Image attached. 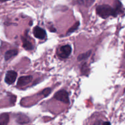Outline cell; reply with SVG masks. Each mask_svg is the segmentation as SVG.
Returning <instances> with one entry per match:
<instances>
[{
	"instance_id": "obj_7",
	"label": "cell",
	"mask_w": 125,
	"mask_h": 125,
	"mask_svg": "<svg viewBox=\"0 0 125 125\" xmlns=\"http://www.w3.org/2000/svg\"><path fill=\"white\" fill-rule=\"evenodd\" d=\"M18 54V51L17 50H10L6 51L4 54V59L6 61H9L12 57Z\"/></svg>"
},
{
	"instance_id": "obj_3",
	"label": "cell",
	"mask_w": 125,
	"mask_h": 125,
	"mask_svg": "<svg viewBox=\"0 0 125 125\" xmlns=\"http://www.w3.org/2000/svg\"><path fill=\"white\" fill-rule=\"evenodd\" d=\"M72 52V48L70 45H66L62 46L57 52L58 56L62 59H66L70 56Z\"/></svg>"
},
{
	"instance_id": "obj_9",
	"label": "cell",
	"mask_w": 125,
	"mask_h": 125,
	"mask_svg": "<svg viewBox=\"0 0 125 125\" xmlns=\"http://www.w3.org/2000/svg\"><path fill=\"white\" fill-rule=\"evenodd\" d=\"M9 122V115L7 113L0 114V125H7Z\"/></svg>"
},
{
	"instance_id": "obj_16",
	"label": "cell",
	"mask_w": 125,
	"mask_h": 125,
	"mask_svg": "<svg viewBox=\"0 0 125 125\" xmlns=\"http://www.w3.org/2000/svg\"><path fill=\"white\" fill-rule=\"evenodd\" d=\"M16 100V96L15 95H11L10 96V101L12 104H14Z\"/></svg>"
},
{
	"instance_id": "obj_4",
	"label": "cell",
	"mask_w": 125,
	"mask_h": 125,
	"mask_svg": "<svg viewBox=\"0 0 125 125\" xmlns=\"http://www.w3.org/2000/svg\"><path fill=\"white\" fill-rule=\"evenodd\" d=\"M17 77V72L13 70L7 71L6 73V76H5L4 81L8 85H11L13 84L15 81Z\"/></svg>"
},
{
	"instance_id": "obj_19",
	"label": "cell",
	"mask_w": 125,
	"mask_h": 125,
	"mask_svg": "<svg viewBox=\"0 0 125 125\" xmlns=\"http://www.w3.org/2000/svg\"><path fill=\"white\" fill-rule=\"evenodd\" d=\"M93 125H100V123L99 122H97V123H96L95 124H94Z\"/></svg>"
},
{
	"instance_id": "obj_18",
	"label": "cell",
	"mask_w": 125,
	"mask_h": 125,
	"mask_svg": "<svg viewBox=\"0 0 125 125\" xmlns=\"http://www.w3.org/2000/svg\"><path fill=\"white\" fill-rule=\"evenodd\" d=\"M10 1V0H0V4L4 3V2H7V1Z\"/></svg>"
},
{
	"instance_id": "obj_15",
	"label": "cell",
	"mask_w": 125,
	"mask_h": 125,
	"mask_svg": "<svg viewBox=\"0 0 125 125\" xmlns=\"http://www.w3.org/2000/svg\"><path fill=\"white\" fill-rule=\"evenodd\" d=\"M51 92V89L50 88H46V89H44L42 91H41V92L39 94V95H42V96H44V97H46L48 95H50Z\"/></svg>"
},
{
	"instance_id": "obj_1",
	"label": "cell",
	"mask_w": 125,
	"mask_h": 125,
	"mask_svg": "<svg viewBox=\"0 0 125 125\" xmlns=\"http://www.w3.org/2000/svg\"><path fill=\"white\" fill-rule=\"evenodd\" d=\"M120 9H121L120 3L115 8H113L107 4H102L97 6L96 12L98 16L101 17L102 18L105 19L110 16H113L114 17H116L120 12Z\"/></svg>"
},
{
	"instance_id": "obj_2",
	"label": "cell",
	"mask_w": 125,
	"mask_h": 125,
	"mask_svg": "<svg viewBox=\"0 0 125 125\" xmlns=\"http://www.w3.org/2000/svg\"><path fill=\"white\" fill-rule=\"evenodd\" d=\"M54 98L65 104H69V98L67 92L64 90H61L54 95Z\"/></svg>"
},
{
	"instance_id": "obj_10",
	"label": "cell",
	"mask_w": 125,
	"mask_h": 125,
	"mask_svg": "<svg viewBox=\"0 0 125 125\" xmlns=\"http://www.w3.org/2000/svg\"><path fill=\"white\" fill-rule=\"evenodd\" d=\"M22 43H23V47L26 50H32L33 49V45L31 43L24 37H22Z\"/></svg>"
},
{
	"instance_id": "obj_13",
	"label": "cell",
	"mask_w": 125,
	"mask_h": 125,
	"mask_svg": "<svg viewBox=\"0 0 125 125\" xmlns=\"http://www.w3.org/2000/svg\"><path fill=\"white\" fill-rule=\"evenodd\" d=\"M80 69H81V72H82V74H83V75H85V76L88 75V73H89V68H88L87 63H83L82 67H81Z\"/></svg>"
},
{
	"instance_id": "obj_11",
	"label": "cell",
	"mask_w": 125,
	"mask_h": 125,
	"mask_svg": "<svg viewBox=\"0 0 125 125\" xmlns=\"http://www.w3.org/2000/svg\"><path fill=\"white\" fill-rule=\"evenodd\" d=\"M95 0H77V2L78 4L82 5L85 7H89L93 5Z\"/></svg>"
},
{
	"instance_id": "obj_17",
	"label": "cell",
	"mask_w": 125,
	"mask_h": 125,
	"mask_svg": "<svg viewBox=\"0 0 125 125\" xmlns=\"http://www.w3.org/2000/svg\"><path fill=\"white\" fill-rule=\"evenodd\" d=\"M102 125H111V124H110V122H103Z\"/></svg>"
},
{
	"instance_id": "obj_14",
	"label": "cell",
	"mask_w": 125,
	"mask_h": 125,
	"mask_svg": "<svg viewBox=\"0 0 125 125\" xmlns=\"http://www.w3.org/2000/svg\"><path fill=\"white\" fill-rule=\"evenodd\" d=\"M79 26H80V22L79 21L76 22V23H75V24H74V25L72 26L71 28H70L67 31V35H69V34H71V33H72V32H74V31H75L77 29H78Z\"/></svg>"
},
{
	"instance_id": "obj_5",
	"label": "cell",
	"mask_w": 125,
	"mask_h": 125,
	"mask_svg": "<svg viewBox=\"0 0 125 125\" xmlns=\"http://www.w3.org/2000/svg\"><path fill=\"white\" fill-rule=\"evenodd\" d=\"M33 34H34L35 37H36L37 39H40V40H43L46 37L45 31L39 26L34 27V29H33Z\"/></svg>"
},
{
	"instance_id": "obj_6",
	"label": "cell",
	"mask_w": 125,
	"mask_h": 125,
	"mask_svg": "<svg viewBox=\"0 0 125 125\" xmlns=\"http://www.w3.org/2000/svg\"><path fill=\"white\" fill-rule=\"evenodd\" d=\"M33 79L32 76H23L18 78L17 81V86H24L30 83Z\"/></svg>"
},
{
	"instance_id": "obj_12",
	"label": "cell",
	"mask_w": 125,
	"mask_h": 125,
	"mask_svg": "<svg viewBox=\"0 0 125 125\" xmlns=\"http://www.w3.org/2000/svg\"><path fill=\"white\" fill-rule=\"evenodd\" d=\"M91 50H89V51H87V52H84V53L80 54V55H78V56L77 57V61L80 62V61H85V60L87 59L89 56L91 54Z\"/></svg>"
},
{
	"instance_id": "obj_20",
	"label": "cell",
	"mask_w": 125,
	"mask_h": 125,
	"mask_svg": "<svg viewBox=\"0 0 125 125\" xmlns=\"http://www.w3.org/2000/svg\"></svg>"
},
{
	"instance_id": "obj_8",
	"label": "cell",
	"mask_w": 125,
	"mask_h": 125,
	"mask_svg": "<svg viewBox=\"0 0 125 125\" xmlns=\"http://www.w3.org/2000/svg\"><path fill=\"white\" fill-rule=\"evenodd\" d=\"M16 122L19 124H26L29 123V118H28L25 115L18 114L17 115V118H16Z\"/></svg>"
}]
</instances>
